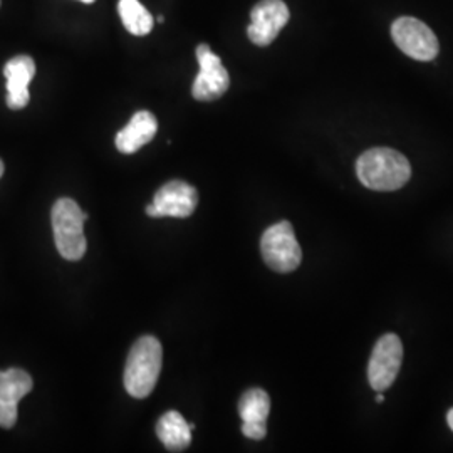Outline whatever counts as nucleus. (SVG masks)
I'll return each instance as SVG.
<instances>
[{
  "label": "nucleus",
  "mask_w": 453,
  "mask_h": 453,
  "mask_svg": "<svg viewBox=\"0 0 453 453\" xmlns=\"http://www.w3.org/2000/svg\"><path fill=\"white\" fill-rule=\"evenodd\" d=\"M118 12L128 33L143 37L153 29V17L140 0H119Z\"/></svg>",
  "instance_id": "nucleus-13"
},
{
  "label": "nucleus",
  "mask_w": 453,
  "mask_h": 453,
  "mask_svg": "<svg viewBox=\"0 0 453 453\" xmlns=\"http://www.w3.org/2000/svg\"><path fill=\"white\" fill-rule=\"evenodd\" d=\"M158 131V121L150 111H138L131 118L130 123L116 134V148L131 155L136 153L142 146L150 143Z\"/></svg>",
  "instance_id": "nucleus-11"
},
{
  "label": "nucleus",
  "mask_w": 453,
  "mask_h": 453,
  "mask_svg": "<svg viewBox=\"0 0 453 453\" xmlns=\"http://www.w3.org/2000/svg\"><path fill=\"white\" fill-rule=\"evenodd\" d=\"M242 434L250 440H262L267 434L265 423H242Z\"/></svg>",
  "instance_id": "nucleus-17"
},
{
  "label": "nucleus",
  "mask_w": 453,
  "mask_h": 453,
  "mask_svg": "<svg viewBox=\"0 0 453 453\" xmlns=\"http://www.w3.org/2000/svg\"><path fill=\"white\" fill-rule=\"evenodd\" d=\"M146 215H148V217H151V219H158V217H160V211H158V209L151 203V205H148V207H146Z\"/></svg>",
  "instance_id": "nucleus-18"
},
{
  "label": "nucleus",
  "mask_w": 453,
  "mask_h": 453,
  "mask_svg": "<svg viewBox=\"0 0 453 453\" xmlns=\"http://www.w3.org/2000/svg\"><path fill=\"white\" fill-rule=\"evenodd\" d=\"M447 421H449V426L452 428L453 432V408L449 411V415H447Z\"/></svg>",
  "instance_id": "nucleus-19"
},
{
  "label": "nucleus",
  "mask_w": 453,
  "mask_h": 453,
  "mask_svg": "<svg viewBox=\"0 0 453 453\" xmlns=\"http://www.w3.org/2000/svg\"><path fill=\"white\" fill-rule=\"evenodd\" d=\"M395 44L417 61H432L438 54V39L434 31L415 17H400L391 26Z\"/></svg>",
  "instance_id": "nucleus-5"
},
{
  "label": "nucleus",
  "mask_w": 453,
  "mask_h": 453,
  "mask_svg": "<svg viewBox=\"0 0 453 453\" xmlns=\"http://www.w3.org/2000/svg\"><path fill=\"white\" fill-rule=\"evenodd\" d=\"M196 61L200 73L195 78L192 95L196 101H215L224 96L230 86V76L220 58L213 54L209 44H200L196 50Z\"/></svg>",
  "instance_id": "nucleus-7"
},
{
  "label": "nucleus",
  "mask_w": 453,
  "mask_h": 453,
  "mask_svg": "<svg viewBox=\"0 0 453 453\" xmlns=\"http://www.w3.org/2000/svg\"><path fill=\"white\" fill-rule=\"evenodd\" d=\"M88 215L81 207L71 200L61 198L52 207V230L58 252L65 260H80L86 254V237L84 222Z\"/></svg>",
  "instance_id": "nucleus-3"
},
{
  "label": "nucleus",
  "mask_w": 453,
  "mask_h": 453,
  "mask_svg": "<svg viewBox=\"0 0 453 453\" xmlns=\"http://www.w3.org/2000/svg\"><path fill=\"white\" fill-rule=\"evenodd\" d=\"M81 2H84V4H93L95 0H81Z\"/></svg>",
  "instance_id": "nucleus-22"
},
{
  "label": "nucleus",
  "mask_w": 453,
  "mask_h": 453,
  "mask_svg": "<svg viewBox=\"0 0 453 453\" xmlns=\"http://www.w3.org/2000/svg\"><path fill=\"white\" fill-rule=\"evenodd\" d=\"M7 80V106L11 110H22L29 104V84L35 76V63L31 56H16L4 65Z\"/></svg>",
  "instance_id": "nucleus-10"
},
{
  "label": "nucleus",
  "mask_w": 453,
  "mask_h": 453,
  "mask_svg": "<svg viewBox=\"0 0 453 453\" xmlns=\"http://www.w3.org/2000/svg\"><path fill=\"white\" fill-rule=\"evenodd\" d=\"M403 361V344L396 334L381 336L372 349L368 365V381L376 393L387 391L395 383Z\"/></svg>",
  "instance_id": "nucleus-6"
},
{
  "label": "nucleus",
  "mask_w": 453,
  "mask_h": 453,
  "mask_svg": "<svg viewBox=\"0 0 453 453\" xmlns=\"http://www.w3.org/2000/svg\"><path fill=\"white\" fill-rule=\"evenodd\" d=\"M34 381L29 372L24 370H7L0 372V402L4 403H16L33 389Z\"/></svg>",
  "instance_id": "nucleus-14"
},
{
  "label": "nucleus",
  "mask_w": 453,
  "mask_h": 453,
  "mask_svg": "<svg viewBox=\"0 0 453 453\" xmlns=\"http://www.w3.org/2000/svg\"><path fill=\"white\" fill-rule=\"evenodd\" d=\"M289 9L282 0H260L250 12L249 39L260 48L273 44L275 37L289 22Z\"/></svg>",
  "instance_id": "nucleus-8"
},
{
  "label": "nucleus",
  "mask_w": 453,
  "mask_h": 453,
  "mask_svg": "<svg viewBox=\"0 0 453 453\" xmlns=\"http://www.w3.org/2000/svg\"><path fill=\"white\" fill-rule=\"evenodd\" d=\"M163 349L160 341L143 336L131 348L125 368V388L133 398H146L162 372Z\"/></svg>",
  "instance_id": "nucleus-2"
},
{
  "label": "nucleus",
  "mask_w": 453,
  "mask_h": 453,
  "mask_svg": "<svg viewBox=\"0 0 453 453\" xmlns=\"http://www.w3.org/2000/svg\"><path fill=\"white\" fill-rule=\"evenodd\" d=\"M271 411V398L260 388L245 391L239 402V413L243 423H265Z\"/></svg>",
  "instance_id": "nucleus-15"
},
{
  "label": "nucleus",
  "mask_w": 453,
  "mask_h": 453,
  "mask_svg": "<svg viewBox=\"0 0 453 453\" xmlns=\"http://www.w3.org/2000/svg\"><path fill=\"white\" fill-rule=\"evenodd\" d=\"M17 421L16 403H4L0 402V426L12 428Z\"/></svg>",
  "instance_id": "nucleus-16"
},
{
  "label": "nucleus",
  "mask_w": 453,
  "mask_h": 453,
  "mask_svg": "<svg viewBox=\"0 0 453 453\" xmlns=\"http://www.w3.org/2000/svg\"><path fill=\"white\" fill-rule=\"evenodd\" d=\"M376 402H378V403H383V402H385V396L381 395V391H378V395H376Z\"/></svg>",
  "instance_id": "nucleus-20"
},
{
  "label": "nucleus",
  "mask_w": 453,
  "mask_h": 453,
  "mask_svg": "<svg viewBox=\"0 0 453 453\" xmlns=\"http://www.w3.org/2000/svg\"><path fill=\"white\" fill-rule=\"evenodd\" d=\"M359 181L376 192H393L405 187L411 177V166L396 150L372 148L365 151L357 162Z\"/></svg>",
  "instance_id": "nucleus-1"
},
{
  "label": "nucleus",
  "mask_w": 453,
  "mask_h": 453,
  "mask_svg": "<svg viewBox=\"0 0 453 453\" xmlns=\"http://www.w3.org/2000/svg\"><path fill=\"white\" fill-rule=\"evenodd\" d=\"M157 435L168 450L181 452L192 441V428L179 411H168L157 423Z\"/></svg>",
  "instance_id": "nucleus-12"
},
{
  "label": "nucleus",
  "mask_w": 453,
  "mask_h": 453,
  "mask_svg": "<svg viewBox=\"0 0 453 453\" xmlns=\"http://www.w3.org/2000/svg\"><path fill=\"white\" fill-rule=\"evenodd\" d=\"M4 170H5V168H4V163H2V160H0V177L4 175Z\"/></svg>",
  "instance_id": "nucleus-21"
},
{
  "label": "nucleus",
  "mask_w": 453,
  "mask_h": 453,
  "mask_svg": "<svg viewBox=\"0 0 453 453\" xmlns=\"http://www.w3.org/2000/svg\"><path fill=\"white\" fill-rule=\"evenodd\" d=\"M260 252L264 262L275 273H292L303 260L301 245L296 239L289 222H279L269 226L260 239Z\"/></svg>",
  "instance_id": "nucleus-4"
},
{
  "label": "nucleus",
  "mask_w": 453,
  "mask_h": 453,
  "mask_svg": "<svg viewBox=\"0 0 453 453\" xmlns=\"http://www.w3.org/2000/svg\"><path fill=\"white\" fill-rule=\"evenodd\" d=\"M198 203V194L192 185L173 180L165 183L155 194L153 205L160 211V217L187 219L194 213Z\"/></svg>",
  "instance_id": "nucleus-9"
}]
</instances>
